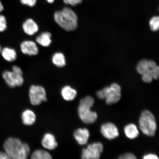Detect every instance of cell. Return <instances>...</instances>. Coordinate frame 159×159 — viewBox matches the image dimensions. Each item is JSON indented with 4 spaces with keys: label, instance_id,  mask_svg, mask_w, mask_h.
I'll return each instance as SVG.
<instances>
[{
    "label": "cell",
    "instance_id": "obj_1",
    "mask_svg": "<svg viewBox=\"0 0 159 159\" xmlns=\"http://www.w3.org/2000/svg\"><path fill=\"white\" fill-rule=\"evenodd\" d=\"M4 148L10 159H26L30 152L28 144L15 138L8 139L4 144Z\"/></svg>",
    "mask_w": 159,
    "mask_h": 159
},
{
    "label": "cell",
    "instance_id": "obj_2",
    "mask_svg": "<svg viewBox=\"0 0 159 159\" xmlns=\"http://www.w3.org/2000/svg\"><path fill=\"white\" fill-rule=\"evenodd\" d=\"M54 19L60 27L67 31L75 30L78 26V17L76 13L69 7H65L61 11H56Z\"/></svg>",
    "mask_w": 159,
    "mask_h": 159
},
{
    "label": "cell",
    "instance_id": "obj_3",
    "mask_svg": "<svg viewBox=\"0 0 159 159\" xmlns=\"http://www.w3.org/2000/svg\"><path fill=\"white\" fill-rule=\"evenodd\" d=\"M94 103V99L89 96L84 97L80 101L78 108L79 116L85 124H93L98 118L97 113L90 110Z\"/></svg>",
    "mask_w": 159,
    "mask_h": 159
},
{
    "label": "cell",
    "instance_id": "obj_4",
    "mask_svg": "<svg viewBox=\"0 0 159 159\" xmlns=\"http://www.w3.org/2000/svg\"><path fill=\"white\" fill-rule=\"evenodd\" d=\"M139 127L143 134L150 137L154 136L156 134L157 125L153 114L150 111H143L139 120Z\"/></svg>",
    "mask_w": 159,
    "mask_h": 159
},
{
    "label": "cell",
    "instance_id": "obj_5",
    "mask_svg": "<svg viewBox=\"0 0 159 159\" xmlns=\"http://www.w3.org/2000/svg\"><path fill=\"white\" fill-rule=\"evenodd\" d=\"M121 89L120 85L113 83L110 87H104L97 92V96L101 99H105L106 104L109 105L116 104L120 100Z\"/></svg>",
    "mask_w": 159,
    "mask_h": 159
},
{
    "label": "cell",
    "instance_id": "obj_6",
    "mask_svg": "<svg viewBox=\"0 0 159 159\" xmlns=\"http://www.w3.org/2000/svg\"><path fill=\"white\" fill-rule=\"evenodd\" d=\"M137 70L141 75H150L155 80L159 77V67L153 61L143 59L137 66Z\"/></svg>",
    "mask_w": 159,
    "mask_h": 159
},
{
    "label": "cell",
    "instance_id": "obj_7",
    "mask_svg": "<svg viewBox=\"0 0 159 159\" xmlns=\"http://www.w3.org/2000/svg\"><path fill=\"white\" fill-rule=\"evenodd\" d=\"M29 95L30 101L33 105H38L47 100L45 89L40 85H32L29 89Z\"/></svg>",
    "mask_w": 159,
    "mask_h": 159
},
{
    "label": "cell",
    "instance_id": "obj_8",
    "mask_svg": "<svg viewBox=\"0 0 159 159\" xmlns=\"http://www.w3.org/2000/svg\"><path fill=\"white\" fill-rule=\"evenodd\" d=\"M103 150V145L100 142L89 144L86 148L83 149L81 158L83 159H98Z\"/></svg>",
    "mask_w": 159,
    "mask_h": 159
},
{
    "label": "cell",
    "instance_id": "obj_9",
    "mask_svg": "<svg viewBox=\"0 0 159 159\" xmlns=\"http://www.w3.org/2000/svg\"><path fill=\"white\" fill-rule=\"evenodd\" d=\"M23 73H16L8 70L3 71L2 76L7 84L11 88L21 86L24 81Z\"/></svg>",
    "mask_w": 159,
    "mask_h": 159
},
{
    "label": "cell",
    "instance_id": "obj_10",
    "mask_svg": "<svg viewBox=\"0 0 159 159\" xmlns=\"http://www.w3.org/2000/svg\"><path fill=\"white\" fill-rule=\"evenodd\" d=\"M101 132L105 138L112 140L119 136V132L116 125L112 123L108 122L101 126Z\"/></svg>",
    "mask_w": 159,
    "mask_h": 159
},
{
    "label": "cell",
    "instance_id": "obj_11",
    "mask_svg": "<svg viewBox=\"0 0 159 159\" xmlns=\"http://www.w3.org/2000/svg\"><path fill=\"white\" fill-rule=\"evenodd\" d=\"M21 51L24 54L35 56L38 54L39 49L35 42L31 40L23 41L20 45Z\"/></svg>",
    "mask_w": 159,
    "mask_h": 159
},
{
    "label": "cell",
    "instance_id": "obj_12",
    "mask_svg": "<svg viewBox=\"0 0 159 159\" xmlns=\"http://www.w3.org/2000/svg\"><path fill=\"white\" fill-rule=\"evenodd\" d=\"M22 27L25 33L29 36L34 35L39 30V26L37 23L30 18L25 20Z\"/></svg>",
    "mask_w": 159,
    "mask_h": 159
},
{
    "label": "cell",
    "instance_id": "obj_13",
    "mask_svg": "<svg viewBox=\"0 0 159 159\" xmlns=\"http://www.w3.org/2000/svg\"><path fill=\"white\" fill-rule=\"evenodd\" d=\"M90 134L86 128H79L75 131L74 136L78 144L81 145L87 144Z\"/></svg>",
    "mask_w": 159,
    "mask_h": 159
},
{
    "label": "cell",
    "instance_id": "obj_14",
    "mask_svg": "<svg viewBox=\"0 0 159 159\" xmlns=\"http://www.w3.org/2000/svg\"><path fill=\"white\" fill-rule=\"evenodd\" d=\"M41 143L43 148L49 150H54L58 145L55 136L49 133L46 134L43 136Z\"/></svg>",
    "mask_w": 159,
    "mask_h": 159
},
{
    "label": "cell",
    "instance_id": "obj_15",
    "mask_svg": "<svg viewBox=\"0 0 159 159\" xmlns=\"http://www.w3.org/2000/svg\"><path fill=\"white\" fill-rule=\"evenodd\" d=\"M1 55L5 61L9 62H13L17 58V55L16 50L9 47L2 48Z\"/></svg>",
    "mask_w": 159,
    "mask_h": 159
},
{
    "label": "cell",
    "instance_id": "obj_16",
    "mask_svg": "<svg viewBox=\"0 0 159 159\" xmlns=\"http://www.w3.org/2000/svg\"><path fill=\"white\" fill-rule=\"evenodd\" d=\"M51 34L48 32H44L39 34L36 38L37 43L43 47H47L51 44L52 40L51 39Z\"/></svg>",
    "mask_w": 159,
    "mask_h": 159
},
{
    "label": "cell",
    "instance_id": "obj_17",
    "mask_svg": "<svg viewBox=\"0 0 159 159\" xmlns=\"http://www.w3.org/2000/svg\"><path fill=\"white\" fill-rule=\"evenodd\" d=\"M61 93L65 100L71 101L74 100L77 95V92L69 85H66L61 89Z\"/></svg>",
    "mask_w": 159,
    "mask_h": 159
},
{
    "label": "cell",
    "instance_id": "obj_18",
    "mask_svg": "<svg viewBox=\"0 0 159 159\" xmlns=\"http://www.w3.org/2000/svg\"><path fill=\"white\" fill-rule=\"evenodd\" d=\"M21 118L23 124L27 126L33 125L36 120L35 113L30 109H26L23 111L22 114Z\"/></svg>",
    "mask_w": 159,
    "mask_h": 159
},
{
    "label": "cell",
    "instance_id": "obj_19",
    "mask_svg": "<svg viewBox=\"0 0 159 159\" xmlns=\"http://www.w3.org/2000/svg\"><path fill=\"white\" fill-rule=\"evenodd\" d=\"M124 132L127 138L131 139L136 138L139 135V131L136 125L129 124L125 126Z\"/></svg>",
    "mask_w": 159,
    "mask_h": 159
},
{
    "label": "cell",
    "instance_id": "obj_20",
    "mask_svg": "<svg viewBox=\"0 0 159 159\" xmlns=\"http://www.w3.org/2000/svg\"><path fill=\"white\" fill-rule=\"evenodd\" d=\"M53 64L58 67H64L66 65V59L65 56L61 52H56L52 57Z\"/></svg>",
    "mask_w": 159,
    "mask_h": 159
},
{
    "label": "cell",
    "instance_id": "obj_21",
    "mask_svg": "<svg viewBox=\"0 0 159 159\" xmlns=\"http://www.w3.org/2000/svg\"><path fill=\"white\" fill-rule=\"evenodd\" d=\"M32 159H51L52 158L50 154L47 151L43 150H37L32 154Z\"/></svg>",
    "mask_w": 159,
    "mask_h": 159
},
{
    "label": "cell",
    "instance_id": "obj_22",
    "mask_svg": "<svg viewBox=\"0 0 159 159\" xmlns=\"http://www.w3.org/2000/svg\"><path fill=\"white\" fill-rule=\"evenodd\" d=\"M151 30L153 31H156L159 30V18L158 16H154L149 21Z\"/></svg>",
    "mask_w": 159,
    "mask_h": 159
},
{
    "label": "cell",
    "instance_id": "obj_23",
    "mask_svg": "<svg viewBox=\"0 0 159 159\" xmlns=\"http://www.w3.org/2000/svg\"><path fill=\"white\" fill-rule=\"evenodd\" d=\"M7 28V18L5 16L0 14V33L6 31Z\"/></svg>",
    "mask_w": 159,
    "mask_h": 159
},
{
    "label": "cell",
    "instance_id": "obj_24",
    "mask_svg": "<svg viewBox=\"0 0 159 159\" xmlns=\"http://www.w3.org/2000/svg\"><path fill=\"white\" fill-rule=\"evenodd\" d=\"M37 0H20L23 5H27L30 7H33L36 4Z\"/></svg>",
    "mask_w": 159,
    "mask_h": 159
},
{
    "label": "cell",
    "instance_id": "obj_25",
    "mask_svg": "<svg viewBox=\"0 0 159 159\" xmlns=\"http://www.w3.org/2000/svg\"><path fill=\"white\" fill-rule=\"evenodd\" d=\"M66 4L75 6L80 4L83 0H63Z\"/></svg>",
    "mask_w": 159,
    "mask_h": 159
},
{
    "label": "cell",
    "instance_id": "obj_26",
    "mask_svg": "<svg viewBox=\"0 0 159 159\" xmlns=\"http://www.w3.org/2000/svg\"><path fill=\"white\" fill-rule=\"evenodd\" d=\"M136 158L135 155L130 153H128L121 155L119 158V159H135Z\"/></svg>",
    "mask_w": 159,
    "mask_h": 159
},
{
    "label": "cell",
    "instance_id": "obj_27",
    "mask_svg": "<svg viewBox=\"0 0 159 159\" xmlns=\"http://www.w3.org/2000/svg\"><path fill=\"white\" fill-rule=\"evenodd\" d=\"M142 79L144 82L147 83H152L153 80L154 79L152 76L148 75H142Z\"/></svg>",
    "mask_w": 159,
    "mask_h": 159
},
{
    "label": "cell",
    "instance_id": "obj_28",
    "mask_svg": "<svg viewBox=\"0 0 159 159\" xmlns=\"http://www.w3.org/2000/svg\"><path fill=\"white\" fill-rule=\"evenodd\" d=\"M144 159H158V157L156 155L153 154H149L145 155L143 157Z\"/></svg>",
    "mask_w": 159,
    "mask_h": 159
},
{
    "label": "cell",
    "instance_id": "obj_29",
    "mask_svg": "<svg viewBox=\"0 0 159 159\" xmlns=\"http://www.w3.org/2000/svg\"><path fill=\"white\" fill-rule=\"evenodd\" d=\"M10 159L5 152H0V159Z\"/></svg>",
    "mask_w": 159,
    "mask_h": 159
},
{
    "label": "cell",
    "instance_id": "obj_30",
    "mask_svg": "<svg viewBox=\"0 0 159 159\" xmlns=\"http://www.w3.org/2000/svg\"><path fill=\"white\" fill-rule=\"evenodd\" d=\"M4 9V8L3 4L0 0V13L3 11Z\"/></svg>",
    "mask_w": 159,
    "mask_h": 159
},
{
    "label": "cell",
    "instance_id": "obj_31",
    "mask_svg": "<svg viewBox=\"0 0 159 159\" xmlns=\"http://www.w3.org/2000/svg\"><path fill=\"white\" fill-rule=\"evenodd\" d=\"M47 1L49 3H52L54 2V0H47Z\"/></svg>",
    "mask_w": 159,
    "mask_h": 159
},
{
    "label": "cell",
    "instance_id": "obj_32",
    "mask_svg": "<svg viewBox=\"0 0 159 159\" xmlns=\"http://www.w3.org/2000/svg\"><path fill=\"white\" fill-rule=\"evenodd\" d=\"M2 47L1 44H0V55H1V52L2 51Z\"/></svg>",
    "mask_w": 159,
    "mask_h": 159
}]
</instances>
